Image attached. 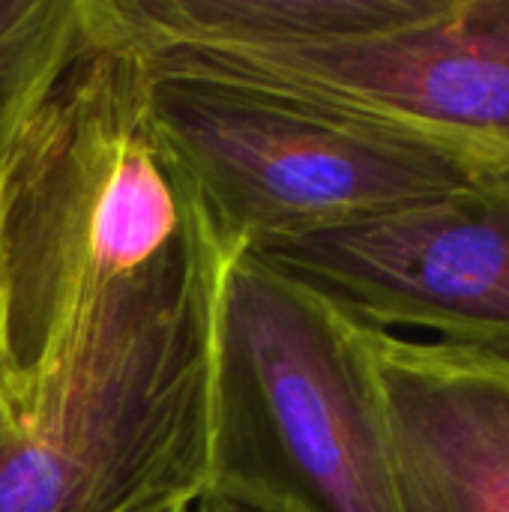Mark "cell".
I'll use <instances>...</instances> for the list:
<instances>
[{
  "mask_svg": "<svg viewBox=\"0 0 509 512\" xmlns=\"http://www.w3.org/2000/svg\"><path fill=\"white\" fill-rule=\"evenodd\" d=\"M201 219L156 129L147 57L84 0V33L0 168V399L12 420L99 300L174 255Z\"/></svg>",
  "mask_w": 509,
  "mask_h": 512,
  "instance_id": "obj_1",
  "label": "cell"
},
{
  "mask_svg": "<svg viewBox=\"0 0 509 512\" xmlns=\"http://www.w3.org/2000/svg\"><path fill=\"white\" fill-rule=\"evenodd\" d=\"M168 54L509 174V0H102Z\"/></svg>",
  "mask_w": 509,
  "mask_h": 512,
  "instance_id": "obj_2",
  "label": "cell"
},
{
  "mask_svg": "<svg viewBox=\"0 0 509 512\" xmlns=\"http://www.w3.org/2000/svg\"><path fill=\"white\" fill-rule=\"evenodd\" d=\"M228 255L204 210L174 255L99 300L33 408L0 432V512H147L204 498Z\"/></svg>",
  "mask_w": 509,
  "mask_h": 512,
  "instance_id": "obj_3",
  "label": "cell"
},
{
  "mask_svg": "<svg viewBox=\"0 0 509 512\" xmlns=\"http://www.w3.org/2000/svg\"><path fill=\"white\" fill-rule=\"evenodd\" d=\"M204 498L399 512L366 324L249 252L219 285Z\"/></svg>",
  "mask_w": 509,
  "mask_h": 512,
  "instance_id": "obj_4",
  "label": "cell"
},
{
  "mask_svg": "<svg viewBox=\"0 0 509 512\" xmlns=\"http://www.w3.org/2000/svg\"><path fill=\"white\" fill-rule=\"evenodd\" d=\"M144 57L156 129L231 252L363 222L483 177L279 90L168 54Z\"/></svg>",
  "mask_w": 509,
  "mask_h": 512,
  "instance_id": "obj_5",
  "label": "cell"
},
{
  "mask_svg": "<svg viewBox=\"0 0 509 512\" xmlns=\"http://www.w3.org/2000/svg\"><path fill=\"white\" fill-rule=\"evenodd\" d=\"M243 252L375 330L509 354V174Z\"/></svg>",
  "mask_w": 509,
  "mask_h": 512,
  "instance_id": "obj_6",
  "label": "cell"
},
{
  "mask_svg": "<svg viewBox=\"0 0 509 512\" xmlns=\"http://www.w3.org/2000/svg\"><path fill=\"white\" fill-rule=\"evenodd\" d=\"M399 512H509V354L366 324Z\"/></svg>",
  "mask_w": 509,
  "mask_h": 512,
  "instance_id": "obj_7",
  "label": "cell"
},
{
  "mask_svg": "<svg viewBox=\"0 0 509 512\" xmlns=\"http://www.w3.org/2000/svg\"><path fill=\"white\" fill-rule=\"evenodd\" d=\"M84 33V0H0V168Z\"/></svg>",
  "mask_w": 509,
  "mask_h": 512,
  "instance_id": "obj_8",
  "label": "cell"
},
{
  "mask_svg": "<svg viewBox=\"0 0 509 512\" xmlns=\"http://www.w3.org/2000/svg\"><path fill=\"white\" fill-rule=\"evenodd\" d=\"M204 512H255L243 504H231V501H219V498H204Z\"/></svg>",
  "mask_w": 509,
  "mask_h": 512,
  "instance_id": "obj_9",
  "label": "cell"
},
{
  "mask_svg": "<svg viewBox=\"0 0 509 512\" xmlns=\"http://www.w3.org/2000/svg\"><path fill=\"white\" fill-rule=\"evenodd\" d=\"M204 498H198V501H177V504H168V507H156V510H147V512H204V504H201Z\"/></svg>",
  "mask_w": 509,
  "mask_h": 512,
  "instance_id": "obj_10",
  "label": "cell"
},
{
  "mask_svg": "<svg viewBox=\"0 0 509 512\" xmlns=\"http://www.w3.org/2000/svg\"><path fill=\"white\" fill-rule=\"evenodd\" d=\"M9 423H12V417H9V411H6V405H3V399H0V432H3Z\"/></svg>",
  "mask_w": 509,
  "mask_h": 512,
  "instance_id": "obj_11",
  "label": "cell"
}]
</instances>
